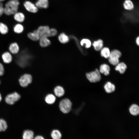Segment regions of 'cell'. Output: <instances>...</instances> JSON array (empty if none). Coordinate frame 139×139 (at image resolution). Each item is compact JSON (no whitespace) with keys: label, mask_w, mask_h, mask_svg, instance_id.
Segmentation results:
<instances>
[{"label":"cell","mask_w":139,"mask_h":139,"mask_svg":"<svg viewBox=\"0 0 139 139\" xmlns=\"http://www.w3.org/2000/svg\"><path fill=\"white\" fill-rule=\"evenodd\" d=\"M20 3L18 0H10L5 4L4 13L9 15L14 14L17 12Z\"/></svg>","instance_id":"1"},{"label":"cell","mask_w":139,"mask_h":139,"mask_svg":"<svg viewBox=\"0 0 139 139\" xmlns=\"http://www.w3.org/2000/svg\"><path fill=\"white\" fill-rule=\"evenodd\" d=\"M121 55V54L119 51L117 49L112 50L110 51L108 61L111 64L116 66L119 63V58Z\"/></svg>","instance_id":"2"},{"label":"cell","mask_w":139,"mask_h":139,"mask_svg":"<svg viewBox=\"0 0 139 139\" xmlns=\"http://www.w3.org/2000/svg\"><path fill=\"white\" fill-rule=\"evenodd\" d=\"M86 76L88 80L91 83L98 82L101 79L100 73L97 69L94 71L86 73Z\"/></svg>","instance_id":"3"},{"label":"cell","mask_w":139,"mask_h":139,"mask_svg":"<svg viewBox=\"0 0 139 139\" xmlns=\"http://www.w3.org/2000/svg\"><path fill=\"white\" fill-rule=\"evenodd\" d=\"M72 103L70 101L67 99L62 100L60 102L59 107L60 110L64 113L69 112L72 109Z\"/></svg>","instance_id":"4"},{"label":"cell","mask_w":139,"mask_h":139,"mask_svg":"<svg viewBox=\"0 0 139 139\" xmlns=\"http://www.w3.org/2000/svg\"><path fill=\"white\" fill-rule=\"evenodd\" d=\"M20 98V95L18 93L14 92L8 94L5 98V100L7 104L12 105L18 101Z\"/></svg>","instance_id":"5"},{"label":"cell","mask_w":139,"mask_h":139,"mask_svg":"<svg viewBox=\"0 0 139 139\" xmlns=\"http://www.w3.org/2000/svg\"><path fill=\"white\" fill-rule=\"evenodd\" d=\"M32 77L31 75L29 74H25L22 75L19 80L20 85L23 87L27 86L29 84L31 83Z\"/></svg>","instance_id":"6"},{"label":"cell","mask_w":139,"mask_h":139,"mask_svg":"<svg viewBox=\"0 0 139 139\" xmlns=\"http://www.w3.org/2000/svg\"><path fill=\"white\" fill-rule=\"evenodd\" d=\"M40 38L42 37H50V28L48 25H41L37 29Z\"/></svg>","instance_id":"7"},{"label":"cell","mask_w":139,"mask_h":139,"mask_svg":"<svg viewBox=\"0 0 139 139\" xmlns=\"http://www.w3.org/2000/svg\"><path fill=\"white\" fill-rule=\"evenodd\" d=\"M23 5L26 10L30 13H36L38 11L39 9L35 4L30 1H25Z\"/></svg>","instance_id":"8"},{"label":"cell","mask_w":139,"mask_h":139,"mask_svg":"<svg viewBox=\"0 0 139 139\" xmlns=\"http://www.w3.org/2000/svg\"><path fill=\"white\" fill-rule=\"evenodd\" d=\"M35 4L38 9H46L49 5L48 0H37Z\"/></svg>","instance_id":"9"},{"label":"cell","mask_w":139,"mask_h":139,"mask_svg":"<svg viewBox=\"0 0 139 139\" xmlns=\"http://www.w3.org/2000/svg\"><path fill=\"white\" fill-rule=\"evenodd\" d=\"M110 71V67L107 64H103L100 66L99 71L100 73L103 74L105 75H109Z\"/></svg>","instance_id":"10"},{"label":"cell","mask_w":139,"mask_h":139,"mask_svg":"<svg viewBox=\"0 0 139 139\" xmlns=\"http://www.w3.org/2000/svg\"><path fill=\"white\" fill-rule=\"evenodd\" d=\"M104 88L107 93H111L114 92L115 90V85L110 82H108L105 84Z\"/></svg>","instance_id":"11"},{"label":"cell","mask_w":139,"mask_h":139,"mask_svg":"<svg viewBox=\"0 0 139 139\" xmlns=\"http://www.w3.org/2000/svg\"><path fill=\"white\" fill-rule=\"evenodd\" d=\"M130 113L133 116H137L139 114V106L136 104L132 105L129 108Z\"/></svg>","instance_id":"12"},{"label":"cell","mask_w":139,"mask_h":139,"mask_svg":"<svg viewBox=\"0 0 139 139\" xmlns=\"http://www.w3.org/2000/svg\"><path fill=\"white\" fill-rule=\"evenodd\" d=\"M27 36L30 39L33 41H37L39 40L40 38L37 29L33 30L32 32L29 33Z\"/></svg>","instance_id":"13"},{"label":"cell","mask_w":139,"mask_h":139,"mask_svg":"<svg viewBox=\"0 0 139 139\" xmlns=\"http://www.w3.org/2000/svg\"><path fill=\"white\" fill-rule=\"evenodd\" d=\"M127 66L126 64L123 62L119 63L116 66L115 70L118 71L121 74H123L126 71Z\"/></svg>","instance_id":"14"},{"label":"cell","mask_w":139,"mask_h":139,"mask_svg":"<svg viewBox=\"0 0 139 139\" xmlns=\"http://www.w3.org/2000/svg\"><path fill=\"white\" fill-rule=\"evenodd\" d=\"M92 45L95 50L99 51L103 47V41L102 40L99 39L97 41H94L92 44Z\"/></svg>","instance_id":"15"},{"label":"cell","mask_w":139,"mask_h":139,"mask_svg":"<svg viewBox=\"0 0 139 139\" xmlns=\"http://www.w3.org/2000/svg\"><path fill=\"white\" fill-rule=\"evenodd\" d=\"M39 44L41 46L45 47L48 46L50 44L49 40L47 37H42L39 39Z\"/></svg>","instance_id":"16"},{"label":"cell","mask_w":139,"mask_h":139,"mask_svg":"<svg viewBox=\"0 0 139 139\" xmlns=\"http://www.w3.org/2000/svg\"><path fill=\"white\" fill-rule=\"evenodd\" d=\"M14 18L17 22L20 23L23 22L25 19L24 14L21 12H16L14 14Z\"/></svg>","instance_id":"17"},{"label":"cell","mask_w":139,"mask_h":139,"mask_svg":"<svg viewBox=\"0 0 139 139\" xmlns=\"http://www.w3.org/2000/svg\"><path fill=\"white\" fill-rule=\"evenodd\" d=\"M54 91L55 95L59 97L63 96L65 92L63 88L60 86H56L54 89Z\"/></svg>","instance_id":"18"},{"label":"cell","mask_w":139,"mask_h":139,"mask_svg":"<svg viewBox=\"0 0 139 139\" xmlns=\"http://www.w3.org/2000/svg\"><path fill=\"white\" fill-rule=\"evenodd\" d=\"M4 62L6 64L10 63L12 61V57L11 54L8 52L4 53L2 55Z\"/></svg>","instance_id":"19"},{"label":"cell","mask_w":139,"mask_h":139,"mask_svg":"<svg viewBox=\"0 0 139 139\" xmlns=\"http://www.w3.org/2000/svg\"><path fill=\"white\" fill-rule=\"evenodd\" d=\"M124 8L127 10H131L134 8V5L132 2L130 0H125L123 3Z\"/></svg>","instance_id":"20"},{"label":"cell","mask_w":139,"mask_h":139,"mask_svg":"<svg viewBox=\"0 0 139 139\" xmlns=\"http://www.w3.org/2000/svg\"><path fill=\"white\" fill-rule=\"evenodd\" d=\"M58 38L59 41L63 44H65L68 42L69 40L68 37L63 32L59 34Z\"/></svg>","instance_id":"21"},{"label":"cell","mask_w":139,"mask_h":139,"mask_svg":"<svg viewBox=\"0 0 139 139\" xmlns=\"http://www.w3.org/2000/svg\"><path fill=\"white\" fill-rule=\"evenodd\" d=\"M10 51L13 54H17L19 50V47L17 44L14 42L11 44L9 47Z\"/></svg>","instance_id":"22"},{"label":"cell","mask_w":139,"mask_h":139,"mask_svg":"<svg viewBox=\"0 0 139 139\" xmlns=\"http://www.w3.org/2000/svg\"><path fill=\"white\" fill-rule=\"evenodd\" d=\"M110 51L107 47H103L100 50L101 56L105 58H108L110 55Z\"/></svg>","instance_id":"23"},{"label":"cell","mask_w":139,"mask_h":139,"mask_svg":"<svg viewBox=\"0 0 139 139\" xmlns=\"http://www.w3.org/2000/svg\"><path fill=\"white\" fill-rule=\"evenodd\" d=\"M34 133L31 130H26L24 131L23 135V139H32L33 138Z\"/></svg>","instance_id":"24"},{"label":"cell","mask_w":139,"mask_h":139,"mask_svg":"<svg viewBox=\"0 0 139 139\" xmlns=\"http://www.w3.org/2000/svg\"><path fill=\"white\" fill-rule=\"evenodd\" d=\"M56 98L55 96L52 94H49L45 97V100L46 102L48 104H51L55 102Z\"/></svg>","instance_id":"25"},{"label":"cell","mask_w":139,"mask_h":139,"mask_svg":"<svg viewBox=\"0 0 139 139\" xmlns=\"http://www.w3.org/2000/svg\"><path fill=\"white\" fill-rule=\"evenodd\" d=\"M23 26L21 24L18 23L15 25L13 30L14 32L17 33H20L22 32L24 30Z\"/></svg>","instance_id":"26"},{"label":"cell","mask_w":139,"mask_h":139,"mask_svg":"<svg viewBox=\"0 0 139 139\" xmlns=\"http://www.w3.org/2000/svg\"><path fill=\"white\" fill-rule=\"evenodd\" d=\"M51 136L54 139H60L62 137V134L58 130H54L52 132Z\"/></svg>","instance_id":"27"},{"label":"cell","mask_w":139,"mask_h":139,"mask_svg":"<svg viewBox=\"0 0 139 139\" xmlns=\"http://www.w3.org/2000/svg\"><path fill=\"white\" fill-rule=\"evenodd\" d=\"M80 44L82 46H83L85 45V47L86 48H89L91 47V43L89 39L84 38L82 39L81 41Z\"/></svg>","instance_id":"28"},{"label":"cell","mask_w":139,"mask_h":139,"mask_svg":"<svg viewBox=\"0 0 139 139\" xmlns=\"http://www.w3.org/2000/svg\"><path fill=\"white\" fill-rule=\"evenodd\" d=\"M7 128V124L5 121L3 119H0V132L5 131Z\"/></svg>","instance_id":"29"},{"label":"cell","mask_w":139,"mask_h":139,"mask_svg":"<svg viewBox=\"0 0 139 139\" xmlns=\"http://www.w3.org/2000/svg\"><path fill=\"white\" fill-rule=\"evenodd\" d=\"M8 29L7 26L5 24L0 22V32L2 34H6L8 32Z\"/></svg>","instance_id":"30"},{"label":"cell","mask_w":139,"mask_h":139,"mask_svg":"<svg viewBox=\"0 0 139 139\" xmlns=\"http://www.w3.org/2000/svg\"><path fill=\"white\" fill-rule=\"evenodd\" d=\"M57 33V31L56 29L54 28H50V37L55 36Z\"/></svg>","instance_id":"31"},{"label":"cell","mask_w":139,"mask_h":139,"mask_svg":"<svg viewBox=\"0 0 139 139\" xmlns=\"http://www.w3.org/2000/svg\"><path fill=\"white\" fill-rule=\"evenodd\" d=\"M4 13V8L3 7V4L2 2H0V16Z\"/></svg>","instance_id":"32"},{"label":"cell","mask_w":139,"mask_h":139,"mask_svg":"<svg viewBox=\"0 0 139 139\" xmlns=\"http://www.w3.org/2000/svg\"><path fill=\"white\" fill-rule=\"evenodd\" d=\"M4 73V69L3 65L0 63V76L3 75Z\"/></svg>","instance_id":"33"},{"label":"cell","mask_w":139,"mask_h":139,"mask_svg":"<svg viewBox=\"0 0 139 139\" xmlns=\"http://www.w3.org/2000/svg\"><path fill=\"white\" fill-rule=\"evenodd\" d=\"M35 139H44V138L42 136L38 135L36 136L35 138Z\"/></svg>","instance_id":"34"},{"label":"cell","mask_w":139,"mask_h":139,"mask_svg":"<svg viewBox=\"0 0 139 139\" xmlns=\"http://www.w3.org/2000/svg\"><path fill=\"white\" fill-rule=\"evenodd\" d=\"M136 42L137 44L139 46V36L138 37L136 38Z\"/></svg>","instance_id":"35"},{"label":"cell","mask_w":139,"mask_h":139,"mask_svg":"<svg viewBox=\"0 0 139 139\" xmlns=\"http://www.w3.org/2000/svg\"><path fill=\"white\" fill-rule=\"evenodd\" d=\"M2 99V97L1 94L0 93V102L1 101Z\"/></svg>","instance_id":"36"},{"label":"cell","mask_w":139,"mask_h":139,"mask_svg":"<svg viewBox=\"0 0 139 139\" xmlns=\"http://www.w3.org/2000/svg\"><path fill=\"white\" fill-rule=\"evenodd\" d=\"M5 0H0V2H2L3 1H4Z\"/></svg>","instance_id":"37"},{"label":"cell","mask_w":139,"mask_h":139,"mask_svg":"<svg viewBox=\"0 0 139 139\" xmlns=\"http://www.w3.org/2000/svg\"></svg>","instance_id":"38"}]
</instances>
